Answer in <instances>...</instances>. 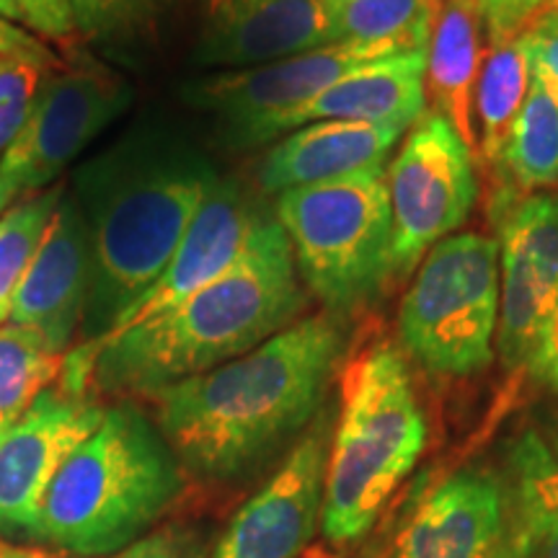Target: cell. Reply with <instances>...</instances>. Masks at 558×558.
I'll use <instances>...</instances> for the list:
<instances>
[{"instance_id":"1","label":"cell","mask_w":558,"mask_h":558,"mask_svg":"<svg viewBox=\"0 0 558 558\" xmlns=\"http://www.w3.org/2000/svg\"><path fill=\"white\" fill-rule=\"evenodd\" d=\"M341 320L303 316L251 352L150 396L181 469L233 484L256 476L324 414L347 352Z\"/></svg>"},{"instance_id":"2","label":"cell","mask_w":558,"mask_h":558,"mask_svg":"<svg viewBox=\"0 0 558 558\" xmlns=\"http://www.w3.org/2000/svg\"><path fill=\"white\" fill-rule=\"evenodd\" d=\"M220 173L166 122H140L83 160L70 194L90 241L83 344H96L148 295Z\"/></svg>"},{"instance_id":"3","label":"cell","mask_w":558,"mask_h":558,"mask_svg":"<svg viewBox=\"0 0 558 558\" xmlns=\"http://www.w3.org/2000/svg\"><path fill=\"white\" fill-rule=\"evenodd\" d=\"M284 228L269 213L246 251L205 288L160 316L96 344L94 383L104 393L145 396L241 357L308 311Z\"/></svg>"},{"instance_id":"4","label":"cell","mask_w":558,"mask_h":558,"mask_svg":"<svg viewBox=\"0 0 558 558\" xmlns=\"http://www.w3.org/2000/svg\"><path fill=\"white\" fill-rule=\"evenodd\" d=\"M184 492V469L135 403L104 409L41 501L32 538L73 556H111L143 541Z\"/></svg>"},{"instance_id":"5","label":"cell","mask_w":558,"mask_h":558,"mask_svg":"<svg viewBox=\"0 0 558 558\" xmlns=\"http://www.w3.org/2000/svg\"><path fill=\"white\" fill-rule=\"evenodd\" d=\"M339 411L326 465V546L365 541L427 445V416L403 354L375 341L341 373Z\"/></svg>"},{"instance_id":"6","label":"cell","mask_w":558,"mask_h":558,"mask_svg":"<svg viewBox=\"0 0 558 558\" xmlns=\"http://www.w3.org/2000/svg\"><path fill=\"white\" fill-rule=\"evenodd\" d=\"M305 290L337 318L380 295L393 277V218L386 169L277 194Z\"/></svg>"},{"instance_id":"7","label":"cell","mask_w":558,"mask_h":558,"mask_svg":"<svg viewBox=\"0 0 558 558\" xmlns=\"http://www.w3.org/2000/svg\"><path fill=\"white\" fill-rule=\"evenodd\" d=\"M499 241L452 233L429 248L399 308L403 352L437 378H473L494 362Z\"/></svg>"},{"instance_id":"8","label":"cell","mask_w":558,"mask_h":558,"mask_svg":"<svg viewBox=\"0 0 558 558\" xmlns=\"http://www.w3.org/2000/svg\"><path fill=\"white\" fill-rule=\"evenodd\" d=\"M132 101L130 81L99 62L47 70L24 128L0 158V215L52 190L68 166L128 114Z\"/></svg>"},{"instance_id":"9","label":"cell","mask_w":558,"mask_h":558,"mask_svg":"<svg viewBox=\"0 0 558 558\" xmlns=\"http://www.w3.org/2000/svg\"><path fill=\"white\" fill-rule=\"evenodd\" d=\"M476 153L435 109L403 135L386 173L393 275H411L432 246L469 220L478 199Z\"/></svg>"},{"instance_id":"10","label":"cell","mask_w":558,"mask_h":558,"mask_svg":"<svg viewBox=\"0 0 558 558\" xmlns=\"http://www.w3.org/2000/svg\"><path fill=\"white\" fill-rule=\"evenodd\" d=\"M393 52L362 45H326L259 68L222 70L181 86V99L213 117L222 143L233 148L275 140L277 124L333 83Z\"/></svg>"},{"instance_id":"11","label":"cell","mask_w":558,"mask_h":558,"mask_svg":"<svg viewBox=\"0 0 558 558\" xmlns=\"http://www.w3.org/2000/svg\"><path fill=\"white\" fill-rule=\"evenodd\" d=\"M499 226L497 354L507 369H533L558 303V197L535 192L514 199Z\"/></svg>"},{"instance_id":"12","label":"cell","mask_w":558,"mask_h":558,"mask_svg":"<svg viewBox=\"0 0 558 558\" xmlns=\"http://www.w3.org/2000/svg\"><path fill=\"white\" fill-rule=\"evenodd\" d=\"M388 558H520L507 473L471 463L435 481L401 520Z\"/></svg>"},{"instance_id":"13","label":"cell","mask_w":558,"mask_h":558,"mask_svg":"<svg viewBox=\"0 0 558 558\" xmlns=\"http://www.w3.org/2000/svg\"><path fill=\"white\" fill-rule=\"evenodd\" d=\"M333 416L324 409L267 484L243 501L199 558H300L313 546L324 520Z\"/></svg>"},{"instance_id":"14","label":"cell","mask_w":558,"mask_h":558,"mask_svg":"<svg viewBox=\"0 0 558 558\" xmlns=\"http://www.w3.org/2000/svg\"><path fill=\"white\" fill-rule=\"evenodd\" d=\"M101 416L88 388L60 380L0 435V535L32 538L54 476Z\"/></svg>"},{"instance_id":"15","label":"cell","mask_w":558,"mask_h":558,"mask_svg":"<svg viewBox=\"0 0 558 558\" xmlns=\"http://www.w3.org/2000/svg\"><path fill=\"white\" fill-rule=\"evenodd\" d=\"M267 209L251 197V192L241 181L220 177L202 202L199 213L194 215L190 230L181 239L177 254L156 279L140 303L124 316L109 337L145 324V320L160 316L192 292L205 288L222 271H228L241 254L246 251L251 235L267 218ZM104 337V339H109ZM101 339V341H104Z\"/></svg>"},{"instance_id":"16","label":"cell","mask_w":558,"mask_h":558,"mask_svg":"<svg viewBox=\"0 0 558 558\" xmlns=\"http://www.w3.org/2000/svg\"><path fill=\"white\" fill-rule=\"evenodd\" d=\"M88 279L90 241L86 218L65 184L45 239L13 300L9 324L37 333L54 352L68 354L83 326Z\"/></svg>"},{"instance_id":"17","label":"cell","mask_w":558,"mask_h":558,"mask_svg":"<svg viewBox=\"0 0 558 558\" xmlns=\"http://www.w3.org/2000/svg\"><path fill=\"white\" fill-rule=\"evenodd\" d=\"M326 45L318 0H205L192 62L222 73Z\"/></svg>"},{"instance_id":"18","label":"cell","mask_w":558,"mask_h":558,"mask_svg":"<svg viewBox=\"0 0 558 558\" xmlns=\"http://www.w3.org/2000/svg\"><path fill=\"white\" fill-rule=\"evenodd\" d=\"M409 130L393 124L326 120L292 130L269 148L259 166V190L282 194L354 173L386 169L390 150Z\"/></svg>"},{"instance_id":"19","label":"cell","mask_w":558,"mask_h":558,"mask_svg":"<svg viewBox=\"0 0 558 558\" xmlns=\"http://www.w3.org/2000/svg\"><path fill=\"white\" fill-rule=\"evenodd\" d=\"M424 73H427V50L403 52L354 70L313 101L290 111L277 124L275 137L303 124L326 120L393 124L411 130L427 111Z\"/></svg>"},{"instance_id":"20","label":"cell","mask_w":558,"mask_h":558,"mask_svg":"<svg viewBox=\"0 0 558 558\" xmlns=\"http://www.w3.org/2000/svg\"><path fill=\"white\" fill-rule=\"evenodd\" d=\"M481 13L476 0H442L432 13L427 41V96L437 114L476 153V83L481 73Z\"/></svg>"},{"instance_id":"21","label":"cell","mask_w":558,"mask_h":558,"mask_svg":"<svg viewBox=\"0 0 558 558\" xmlns=\"http://www.w3.org/2000/svg\"><path fill=\"white\" fill-rule=\"evenodd\" d=\"M497 179L507 184L494 199V215H501L525 194L558 186V96L530 73V88L518 120L509 130Z\"/></svg>"},{"instance_id":"22","label":"cell","mask_w":558,"mask_h":558,"mask_svg":"<svg viewBox=\"0 0 558 558\" xmlns=\"http://www.w3.org/2000/svg\"><path fill=\"white\" fill-rule=\"evenodd\" d=\"M520 558H558V448L525 432L507 452Z\"/></svg>"},{"instance_id":"23","label":"cell","mask_w":558,"mask_h":558,"mask_svg":"<svg viewBox=\"0 0 558 558\" xmlns=\"http://www.w3.org/2000/svg\"><path fill=\"white\" fill-rule=\"evenodd\" d=\"M329 45L427 50L432 13L422 0H318Z\"/></svg>"},{"instance_id":"24","label":"cell","mask_w":558,"mask_h":558,"mask_svg":"<svg viewBox=\"0 0 558 558\" xmlns=\"http://www.w3.org/2000/svg\"><path fill=\"white\" fill-rule=\"evenodd\" d=\"M530 88V65L520 41L492 47L481 65L476 83V153L492 171H497L509 130L518 120Z\"/></svg>"},{"instance_id":"25","label":"cell","mask_w":558,"mask_h":558,"mask_svg":"<svg viewBox=\"0 0 558 558\" xmlns=\"http://www.w3.org/2000/svg\"><path fill=\"white\" fill-rule=\"evenodd\" d=\"M65 357L37 333L13 324L0 326V435L62 378Z\"/></svg>"},{"instance_id":"26","label":"cell","mask_w":558,"mask_h":558,"mask_svg":"<svg viewBox=\"0 0 558 558\" xmlns=\"http://www.w3.org/2000/svg\"><path fill=\"white\" fill-rule=\"evenodd\" d=\"M65 184L13 205L0 215V326L11 320L13 300L19 295L21 282L32 267L45 230L50 226Z\"/></svg>"},{"instance_id":"27","label":"cell","mask_w":558,"mask_h":558,"mask_svg":"<svg viewBox=\"0 0 558 558\" xmlns=\"http://www.w3.org/2000/svg\"><path fill=\"white\" fill-rule=\"evenodd\" d=\"M169 0H70L75 32L88 39H122L140 29Z\"/></svg>"},{"instance_id":"28","label":"cell","mask_w":558,"mask_h":558,"mask_svg":"<svg viewBox=\"0 0 558 558\" xmlns=\"http://www.w3.org/2000/svg\"><path fill=\"white\" fill-rule=\"evenodd\" d=\"M47 70L21 60H0V158L24 128Z\"/></svg>"},{"instance_id":"29","label":"cell","mask_w":558,"mask_h":558,"mask_svg":"<svg viewBox=\"0 0 558 558\" xmlns=\"http://www.w3.org/2000/svg\"><path fill=\"white\" fill-rule=\"evenodd\" d=\"M530 73L558 96V3H548L518 37Z\"/></svg>"},{"instance_id":"30","label":"cell","mask_w":558,"mask_h":558,"mask_svg":"<svg viewBox=\"0 0 558 558\" xmlns=\"http://www.w3.org/2000/svg\"><path fill=\"white\" fill-rule=\"evenodd\" d=\"M488 45H509L533 24L550 0H476Z\"/></svg>"},{"instance_id":"31","label":"cell","mask_w":558,"mask_h":558,"mask_svg":"<svg viewBox=\"0 0 558 558\" xmlns=\"http://www.w3.org/2000/svg\"><path fill=\"white\" fill-rule=\"evenodd\" d=\"M34 558H52L50 554L37 550ZM96 558H199L197 556V541L190 533L179 527H166L158 533L145 535L143 541L132 543L130 548L120 550L111 556H96Z\"/></svg>"},{"instance_id":"32","label":"cell","mask_w":558,"mask_h":558,"mask_svg":"<svg viewBox=\"0 0 558 558\" xmlns=\"http://www.w3.org/2000/svg\"><path fill=\"white\" fill-rule=\"evenodd\" d=\"M0 60H21L41 70L60 65L54 52L39 37H34V32L3 16H0Z\"/></svg>"},{"instance_id":"33","label":"cell","mask_w":558,"mask_h":558,"mask_svg":"<svg viewBox=\"0 0 558 558\" xmlns=\"http://www.w3.org/2000/svg\"><path fill=\"white\" fill-rule=\"evenodd\" d=\"M21 21L34 34L50 39H65L75 32L70 0H19Z\"/></svg>"},{"instance_id":"34","label":"cell","mask_w":558,"mask_h":558,"mask_svg":"<svg viewBox=\"0 0 558 558\" xmlns=\"http://www.w3.org/2000/svg\"><path fill=\"white\" fill-rule=\"evenodd\" d=\"M530 373H533L535 380H541L543 386H548L558 396V303H556L554 318H550L546 344H543L541 357Z\"/></svg>"},{"instance_id":"35","label":"cell","mask_w":558,"mask_h":558,"mask_svg":"<svg viewBox=\"0 0 558 558\" xmlns=\"http://www.w3.org/2000/svg\"><path fill=\"white\" fill-rule=\"evenodd\" d=\"M37 550L34 548H16L9 546V543H0V558H34Z\"/></svg>"},{"instance_id":"36","label":"cell","mask_w":558,"mask_h":558,"mask_svg":"<svg viewBox=\"0 0 558 558\" xmlns=\"http://www.w3.org/2000/svg\"><path fill=\"white\" fill-rule=\"evenodd\" d=\"M0 16L11 19V21H21V9H19V0H0Z\"/></svg>"},{"instance_id":"37","label":"cell","mask_w":558,"mask_h":558,"mask_svg":"<svg viewBox=\"0 0 558 558\" xmlns=\"http://www.w3.org/2000/svg\"><path fill=\"white\" fill-rule=\"evenodd\" d=\"M300 558H339L329 546H311Z\"/></svg>"},{"instance_id":"38","label":"cell","mask_w":558,"mask_h":558,"mask_svg":"<svg viewBox=\"0 0 558 558\" xmlns=\"http://www.w3.org/2000/svg\"><path fill=\"white\" fill-rule=\"evenodd\" d=\"M422 3H424V5H427V9H429V13H435V11H437V5H439V3H442V0H422Z\"/></svg>"},{"instance_id":"39","label":"cell","mask_w":558,"mask_h":558,"mask_svg":"<svg viewBox=\"0 0 558 558\" xmlns=\"http://www.w3.org/2000/svg\"><path fill=\"white\" fill-rule=\"evenodd\" d=\"M556 3H558V0H556Z\"/></svg>"}]
</instances>
